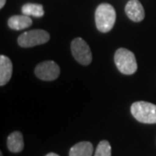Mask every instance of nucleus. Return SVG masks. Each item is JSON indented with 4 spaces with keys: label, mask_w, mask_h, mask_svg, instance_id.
Here are the masks:
<instances>
[{
    "label": "nucleus",
    "mask_w": 156,
    "mask_h": 156,
    "mask_svg": "<svg viewBox=\"0 0 156 156\" xmlns=\"http://www.w3.org/2000/svg\"><path fill=\"white\" fill-rule=\"evenodd\" d=\"M95 25L97 30L107 33L110 31L116 20V12L115 8L109 4H101L95 10Z\"/></svg>",
    "instance_id": "f257e3e1"
},
{
    "label": "nucleus",
    "mask_w": 156,
    "mask_h": 156,
    "mask_svg": "<svg viewBox=\"0 0 156 156\" xmlns=\"http://www.w3.org/2000/svg\"><path fill=\"white\" fill-rule=\"evenodd\" d=\"M131 114L139 122L156 123V105L147 101H135L131 106Z\"/></svg>",
    "instance_id": "f03ea898"
},
{
    "label": "nucleus",
    "mask_w": 156,
    "mask_h": 156,
    "mask_svg": "<svg viewBox=\"0 0 156 156\" xmlns=\"http://www.w3.org/2000/svg\"><path fill=\"white\" fill-rule=\"evenodd\" d=\"M114 60L118 70L124 75H133L137 70L134 54L125 48H120L116 50Z\"/></svg>",
    "instance_id": "7ed1b4c3"
},
{
    "label": "nucleus",
    "mask_w": 156,
    "mask_h": 156,
    "mask_svg": "<svg viewBox=\"0 0 156 156\" xmlns=\"http://www.w3.org/2000/svg\"><path fill=\"white\" fill-rule=\"evenodd\" d=\"M50 34L44 30H32L21 34L17 38V44L23 48H30L44 44L50 40Z\"/></svg>",
    "instance_id": "20e7f679"
},
{
    "label": "nucleus",
    "mask_w": 156,
    "mask_h": 156,
    "mask_svg": "<svg viewBox=\"0 0 156 156\" xmlns=\"http://www.w3.org/2000/svg\"><path fill=\"white\" fill-rule=\"evenodd\" d=\"M71 52L80 64L89 65L92 62V53L89 44L81 37H76L72 41Z\"/></svg>",
    "instance_id": "39448f33"
},
{
    "label": "nucleus",
    "mask_w": 156,
    "mask_h": 156,
    "mask_svg": "<svg viewBox=\"0 0 156 156\" xmlns=\"http://www.w3.org/2000/svg\"><path fill=\"white\" fill-rule=\"evenodd\" d=\"M35 74L43 81H54L60 75V67L54 61L43 62L37 65Z\"/></svg>",
    "instance_id": "423d86ee"
},
{
    "label": "nucleus",
    "mask_w": 156,
    "mask_h": 156,
    "mask_svg": "<svg viewBox=\"0 0 156 156\" xmlns=\"http://www.w3.org/2000/svg\"><path fill=\"white\" fill-rule=\"evenodd\" d=\"M125 12L132 21L139 23L145 17V11L139 0H130L125 6Z\"/></svg>",
    "instance_id": "0eeeda50"
},
{
    "label": "nucleus",
    "mask_w": 156,
    "mask_h": 156,
    "mask_svg": "<svg viewBox=\"0 0 156 156\" xmlns=\"http://www.w3.org/2000/svg\"><path fill=\"white\" fill-rule=\"evenodd\" d=\"M12 76V62L6 56H0V86L5 85Z\"/></svg>",
    "instance_id": "6e6552de"
},
{
    "label": "nucleus",
    "mask_w": 156,
    "mask_h": 156,
    "mask_svg": "<svg viewBox=\"0 0 156 156\" xmlns=\"http://www.w3.org/2000/svg\"><path fill=\"white\" fill-rule=\"evenodd\" d=\"M7 147L11 153H20L24 147L23 137L21 132H12L7 138Z\"/></svg>",
    "instance_id": "1a4fd4ad"
},
{
    "label": "nucleus",
    "mask_w": 156,
    "mask_h": 156,
    "mask_svg": "<svg viewBox=\"0 0 156 156\" xmlns=\"http://www.w3.org/2000/svg\"><path fill=\"white\" fill-rule=\"evenodd\" d=\"M32 24L31 18L26 15H17L12 16L8 20V26L11 30H20L23 29L29 28Z\"/></svg>",
    "instance_id": "9d476101"
},
{
    "label": "nucleus",
    "mask_w": 156,
    "mask_h": 156,
    "mask_svg": "<svg viewBox=\"0 0 156 156\" xmlns=\"http://www.w3.org/2000/svg\"><path fill=\"white\" fill-rule=\"evenodd\" d=\"M93 150V145L91 142L81 141L70 148L69 156H92Z\"/></svg>",
    "instance_id": "9b49d317"
},
{
    "label": "nucleus",
    "mask_w": 156,
    "mask_h": 156,
    "mask_svg": "<svg viewBox=\"0 0 156 156\" xmlns=\"http://www.w3.org/2000/svg\"><path fill=\"white\" fill-rule=\"evenodd\" d=\"M22 12L23 15L32 16L35 17H41L44 15V6L39 4H25L22 7Z\"/></svg>",
    "instance_id": "f8f14e48"
},
{
    "label": "nucleus",
    "mask_w": 156,
    "mask_h": 156,
    "mask_svg": "<svg viewBox=\"0 0 156 156\" xmlns=\"http://www.w3.org/2000/svg\"><path fill=\"white\" fill-rule=\"evenodd\" d=\"M95 156H111V146L108 140H101L99 142Z\"/></svg>",
    "instance_id": "ddd939ff"
},
{
    "label": "nucleus",
    "mask_w": 156,
    "mask_h": 156,
    "mask_svg": "<svg viewBox=\"0 0 156 156\" xmlns=\"http://www.w3.org/2000/svg\"><path fill=\"white\" fill-rule=\"evenodd\" d=\"M5 3H6V0H0V8H1V9L5 6Z\"/></svg>",
    "instance_id": "4468645a"
},
{
    "label": "nucleus",
    "mask_w": 156,
    "mask_h": 156,
    "mask_svg": "<svg viewBox=\"0 0 156 156\" xmlns=\"http://www.w3.org/2000/svg\"><path fill=\"white\" fill-rule=\"evenodd\" d=\"M45 156H59L58 154H56L55 153H50V154H46Z\"/></svg>",
    "instance_id": "2eb2a0df"
},
{
    "label": "nucleus",
    "mask_w": 156,
    "mask_h": 156,
    "mask_svg": "<svg viewBox=\"0 0 156 156\" xmlns=\"http://www.w3.org/2000/svg\"><path fill=\"white\" fill-rule=\"evenodd\" d=\"M0 156H3V153L2 152H0Z\"/></svg>",
    "instance_id": "dca6fc26"
}]
</instances>
